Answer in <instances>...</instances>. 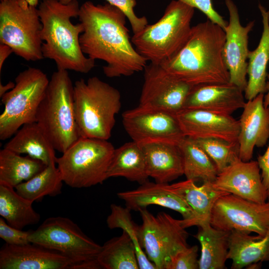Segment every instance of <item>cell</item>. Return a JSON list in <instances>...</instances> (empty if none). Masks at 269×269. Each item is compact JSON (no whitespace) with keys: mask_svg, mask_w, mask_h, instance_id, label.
Here are the masks:
<instances>
[{"mask_svg":"<svg viewBox=\"0 0 269 269\" xmlns=\"http://www.w3.org/2000/svg\"><path fill=\"white\" fill-rule=\"evenodd\" d=\"M78 18L84 30L80 36L81 49L87 57L106 63L103 72L109 78L130 76L143 71L147 61L136 50L123 11L109 3L91 1L80 7Z\"/></svg>","mask_w":269,"mask_h":269,"instance_id":"1","label":"cell"},{"mask_svg":"<svg viewBox=\"0 0 269 269\" xmlns=\"http://www.w3.org/2000/svg\"><path fill=\"white\" fill-rule=\"evenodd\" d=\"M225 32L209 19L192 26L181 49L160 65L169 74L192 87L230 83L223 50Z\"/></svg>","mask_w":269,"mask_h":269,"instance_id":"2","label":"cell"},{"mask_svg":"<svg viewBox=\"0 0 269 269\" xmlns=\"http://www.w3.org/2000/svg\"><path fill=\"white\" fill-rule=\"evenodd\" d=\"M80 7L77 0L68 3L42 0L37 9L42 24L41 50L43 57L53 60L57 69L87 74L95 66V60L81 49L82 24L71 21L78 17Z\"/></svg>","mask_w":269,"mask_h":269,"instance_id":"3","label":"cell"},{"mask_svg":"<svg viewBox=\"0 0 269 269\" xmlns=\"http://www.w3.org/2000/svg\"><path fill=\"white\" fill-rule=\"evenodd\" d=\"M75 117L80 137L108 140L121 107L119 91L97 77L74 85Z\"/></svg>","mask_w":269,"mask_h":269,"instance_id":"4","label":"cell"},{"mask_svg":"<svg viewBox=\"0 0 269 269\" xmlns=\"http://www.w3.org/2000/svg\"><path fill=\"white\" fill-rule=\"evenodd\" d=\"M194 13V8L172 0L159 20L133 34L132 42L147 61L160 64L175 56L186 43Z\"/></svg>","mask_w":269,"mask_h":269,"instance_id":"5","label":"cell"},{"mask_svg":"<svg viewBox=\"0 0 269 269\" xmlns=\"http://www.w3.org/2000/svg\"><path fill=\"white\" fill-rule=\"evenodd\" d=\"M74 85L67 70L57 69L49 80L36 113V123L56 150L61 153L79 135L74 108Z\"/></svg>","mask_w":269,"mask_h":269,"instance_id":"6","label":"cell"},{"mask_svg":"<svg viewBox=\"0 0 269 269\" xmlns=\"http://www.w3.org/2000/svg\"><path fill=\"white\" fill-rule=\"evenodd\" d=\"M115 149L108 140L80 137L57 157L63 182L75 188L102 184L108 179Z\"/></svg>","mask_w":269,"mask_h":269,"instance_id":"7","label":"cell"},{"mask_svg":"<svg viewBox=\"0 0 269 269\" xmlns=\"http://www.w3.org/2000/svg\"><path fill=\"white\" fill-rule=\"evenodd\" d=\"M42 70L28 67L15 78V86L1 98L0 139L14 135L24 125L36 122V113L49 84Z\"/></svg>","mask_w":269,"mask_h":269,"instance_id":"8","label":"cell"},{"mask_svg":"<svg viewBox=\"0 0 269 269\" xmlns=\"http://www.w3.org/2000/svg\"><path fill=\"white\" fill-rule=\"evenodd\" d=\"M42 24L36 7L25 0H4L0 3V42L27 61L44 58L41 47Z\"/></svg>","mask_w":269,"mask_h":269,"instance_id":"9","label":"cell"},{"mask_svg":"<svg viewBox=\"0 0 269 269\" xmlns=\"http://www.w3.org/2000/svg\"><path fill=\"white\" fill-rule=\"evenodd\" d=\"M30 243L60 253L78 263L80 269H99L96 258L102 246L88 237L79 226L67 217L45 219L31 230Z\"/></svg>","mask_w":269,"mask_h":269,"instance_id":"10","label":"cell"},{"mask_svg":"<svg viewBox=\"0 0 269 269\" xmlns=\"http://www.w3.org/2000/svg\"><path fill=\"white\" fill-rule=\"evenodd\" d=\"M142 224L139 226L140 245L156 269H166L171 258L188 246V233L181 220L160 212L154 216L146 208L139 211Z\"/></svg>","mask_w":269,"mask_h":269,"instance_id":"11","label":"cell"},{"mask_svg":"<svg viewBox=\"0 0 269 269\" xmlns=\"http://www.w3.org/2000/svg\"><path fill=\"white\" fill-rule=\"evenodd\" d=\"M210 224L218 230L264 236L269 232V202L259 203L231 193L220 196L213 207Z\"/></svg>","mask_w":269,"mask_h":269,"instance_id":"12","label":"cell"},{"mask_svg":"<svg viewBox=\"0 0 269 269\" xmlns=\"http://www.w3.org/2000/svg\"><path fill=\"white\" fill-rule=\"evenodd\" d=\"M124 128L139 144L154 142L178 145L185 137L176 114L163 109L138 106L122 114Z\"/></svg>","mask_w":269,"mask_h":269,"instance_id":"13","label":"cell"},{"mask_svg":"<svg viewBox=\"0 0 269 269\" xmlns=\"http://www.w3.org/2000/svg\"><path fill=\"white\" fill-rule=\"evenodd\" d=\"M139 106L177 114L183 109L193 87L168 73L160 64L150 63L144 70Z\"/></svg>","mask_w":269,"mask_h":269,"instance_id":"14","label":"cell"},{"mask_svg":"<svg viewBox=\"0 0 269 269\" xmlns=\"http://www.w3.org/2000/svg\"><path fill=\"white\" fill-rule=\"evenodd\" d=\"M229 20L224 29L226 39L223 50L225 65L230 75V83L245 91L247 84L249 34L255 21L245 26L240 22L238 8L232 0H225Z\"/></svg>","mask_w":269,"mask_h":269,"instance_id":"15","label":"cell"},{"mask_svg":"<svg viewBox=\"0 0 269 269\" xmlns=\"http://www.w3.org/2000/svg\"><path fill=\"white\" fill-rule=\"evenodd\" d=\"M0 269H80V265L64 254L35 244H5L0 250Z\"/></svg>","mask_w":269,"mask_h":269,"instance_id":"16","label":"cell"},{"mask_svg":"<svg viewBox=\"0 0 269 269\" xmlns=\"http://www.w3.org/2000/svg\"><path fill=\"white\" fill-rule=\"evenodd\" d=\"M176 117L185 137L238 142L239 122L232 115L198 109H182L177 113Z\"/></svg>","mask_w":269,"mask_h":269,"instance_id":"17","label":"cell"},{"mask_svg":"<svg viewBox=\"0 0 269 269\" xmlns=\"http://www.w3.org/2000/svg\"><path fill=\"white\" fill-rule=\"evenodd\" d=\"M213 183L217 189L242 198L259 203L267 202L257 160L244 161L238 158L219 172Z\"/></svg>","mask_w":269,"mask_h":269,"instance_id":"18","label":"cell"},{"mask_svg":"<svg viewBox=\"0 0 269 269\" xmlns=\"http://www.w3.org/2000/svg\"><path fill=\"white\" fill-rule=\"evenodd\" d=\"M264 98L261 93L248 100L239 120V158L244 161L251 160L254 148L264 146L269 139V109Z\"/></svg>","mask_w":269,"mask_h":269,"instance_id":"19","label":"cell"},{"mask_svg":"<svg viewBox=\"0 0 269 269\" xmlns=\"http://www.w3.org/2000/svg\"><path fill=\"white\" fill-rule=\"evenodd\" d=\"M244 92L230 83L193 87L185 101L183 109H198L231 115L243 109Z\"/></svg>","mask_w":269,"mask_h":269,"instance_id":"20","label":"cell"},{"mask_svg":"<svg viewBox=\"0 0 269 269\" xmlns=\"http://www.w3.org/2000/svg\"><path fill=\"white\" fill-rule=\"evenodd\" d=\"M118 197L123 200L131 210L139 211L151 205H158L179 213L183 222L193 217L191 209L172 189L170 184L148 181L135 189L120 192Z\"/></svg>","mask_w":269,"mask_h":269,"instance_id":"21","label":"cell"},{"mask_svg":"<svg viewBox=\"0 0 269 269\" xmlns=\"http://www.w3.org/2000/svg\"><path fill=\"white\" fill-rule=\"evenodd\" d=\"M170 186L192 211V219L187 222L181 220L185 228L210 223L215 203L220 196L229 193L217 189L211 182H204L201 185L197 186L194 181L186 179L170 184Z\"/></svg>","mask_w":269,"mask_h":269,"instance_id":"22","label":"cell"},{"mask_svg":"<svg viewBox=\"0 0 269 269\" xmlns=\"http://www.w3.org/2000/svg\"><path fill=\"white\" fill-rule=\"evenodd\" d=\"M140 145L144 154L147 174L155 182L168 183L183 175L178 145L161 142Z\"/></svg>","mask_w":269,"mask_h":269,"instance_id":"23","label":"cell"},{"mask_svg":"<svg viewBox=\"0 0 269 269\" xmlns=\"http://www.w3.org/2000/svg\"><path fill=\"white\" fill-rule=\"evenodd\" d=\"M263 23V32L257 48L248 54L247 84L244 91L245 99L250 100L266 91L267 67L269 62V9L259 4Z\"/></svg>","mask_w":269,"mask_h":269,"instance_id":"24","label":"cell"},{"mask_svg":"<svg viewBox=\"0 0 269 269\" xmlns=\"http://www.w3.org/2000/svg\"><path fill=\"white\" fill-rule=\"evenodd\" d=\"M238 231L230 232L227 258L231 269H241L255 263L269 262V232L265 236H252Z\"/></svg>","mask_w":269,"mask_h":269,"instance_id":"25","label":"cell"},{"mask_svg":"<svg viewBox=\"0 0 269 269\" xmlns=\"http://www.w3.org/2000/svg\"><path fill=\"white\" fill-rule=\"evenodd\" d=\"M4 148L19 154H26L46 165L56 163V150L36 122L22 126Z\"/></svg>","mask_w":269,"mask_h":269,"instance_id":"26","label":"cell"},{"mask_svg":"<svg viewBox=\"0 0 269 269\" xmlns=\"http://www.w3.org/2000/svg\"><path fill=\"white\" fill-rule=\"evenodd\" d=\"M117 177L140 184L147 181L149 176L145 156L140 144L132 140L115 149L107 178Z\"/></svg>","mask_w":269,"mask_h":269,"instance_id":"27","label":"cell"},{"mask_svg":"<svg viewBox=\"0 0 269 269\" xmlns=\"http://www.w3.org/2000/svg\"><path fill=\"white\" fill-rule=\"evenodd\" d=\"M198 227L194 237L201 245L199 269H225L228 260L230 232L214 228L210 223Z\"/></svg>","mask_w":269,"mask_h":269,"instance_id":"28","label":"cell"},{"mask_svg":"<svg viewBox=\"0 0 269 269\" xmlns=\"http://www.w3.org/2000/svg\"><path fill=\"white\" fill-rule=\"evenodd\" d=\"M14 189L0 183V215L10 226L21 230L38 224L40 215L33 208V202L20 195Z\"/></svg>","mask_w":269,"mask_h":269,"instance_id":"29","label":"cell"},{"mask_svg":"<svg viewBox=\"0 0 269 269\" xmlns=\"http://www.w3.org/2000/svg\"><path fill=\"white\" fill-rule=\"evenodd\" d=\"M47 165L28 155L22 156L8 149L0 150V183L15 188L43 170Z\"/></svg>","mask_w":269,"mask_h":269,"instance_id":"30","label":"cell"},{"mask_svg":"<svg viewBox=\"0 0 269 269\" xmlns=\"http://www.w3.org/2000/svg\"><path fill=\"white\" fill-rule=\"evenodd\" d=\"M178 146L186 179L203 183L215 180L219 172L215 164L193 138L185 137Z\"/></svg>","mask_w":269,"mask_h":269,"instance_id":"31","label":"cell"},{"mask_svg":"<svg viewBox=\"0 0 269 269\" xmlns=\"http://www.w3.org/2000/svg\"><path fill=\"white\" fill-rule=\"evenodd\" d=\"M96 261L100 269H138L134 243L125 231L104 243Z\"/></svg>","mask_w":269,"mask_h":269,"instance_id":"32","label":"cell"},{"mask_svg":"<svg viewBox=\"0 0 269 269\" xmlns=\"http://www.w3.org/2000/svg\"><path fill=\"white\" fill-rule=\"evenodd\" d=\"M56 163L45 168L30 179L23 182L14 188L24 198L33 201H41L46 196L54 197L62 192L64 182Z\"/></svg>","mask_w":269,"mask_h":269,"instance_id":"33","label":"cell"},{"mask_svg":"<svg viewBox=\"0 0 269 269\" xmlns=\"http://www.w3.org/2000/svg\"><path fill=\"white\" fill-rule=\"evenodd\" d=\"M111 213L106 220L109 228H120L126 232L134 245L137 260L140 269H156L154 264L147 258L142 249L139 240L138 228L133 220L131 211L128 207H123L115 204L110 206Z\"/></svg>","mask_w":269,"mask_h":269,"instance_id":"34","label":"cell"},{"mask_svg":"<svg viewBox=\"0 0 269 269\" xmlns=\"http://www.w3.org/2000/svg\"><path fill=\"white\" fill-rule=\"evenodd\" d=\"M193 139L211 158L218 172L239 158L238 142H232L214 138Z\"/></svg>","mask_w":269,"mask_h":269,"instance_id":"35","label":"cell"},{"mask_svg":"<svg viewBox=\"0 0 269 269\" xmlns=\"http://www.w3.org/2000/svg\"><path fill=\"white\" fill-rule=\"evenodd\" d=\"M63 3H68L73 0H59ZM108 3L117 7L124 12L129 21L133 34L141 30L148 24L146 17L137 16L134 11L135 0H105Z\"/></svg>","mask_w":269,"mask_h":269,"instance_id":"36","label":"cell"},{"mask_svg":"<svg viewBox=\"0 0 269 269\" xmlns=\"http://www.w3.org/2000/svg\"><path fill=\"white\" fill-rule=\"evenodd\" d=\"M198 247L187 246L178 251L170 259L166 269H199Z\"/></svg>","mask_w":269,"mask_h":269,"instance_id":"37","label":"cell"},{"mask_svg":"<svg viewBox=\"0 0 269 269\" xmlns=\"http://www.w3.org/2000/svg\"><path fill=\"white\" fill-rule=\"evenodd\" d=\"M31 232V230L25 231L13 227L3 218H0V238L5 244L16 246L29 244Z\"/></svg>","mask_w":269,"mask_h":269,"instance_id":"38","label":"cell"},{"mask_svg":"<svg viewBox=\"0 0 269 269\" xmlns=\"http://www.w3.org/2000/svg\"><path fill=\"white\" fill-rule=\"evenodd\" d=\"M202 11L212 22L219 25L224 30L228 22L214 8L212 0H178Z\"/></svg>","mask_w":269,"mask_h":269,"instance_id":"39","label":"cell"},{"mask_svg":"<svg viewBox=\"0 0 269 269\" xmlns=\"http://www.w3.org/2000/svg\"><path fill=\"white\" fill-rule=\"evenodd\" d=\"M257 161L261 170L263 183L266 189L269 202V143L265 152L258 157Z\"/></svg>","mask_w":269,"mask_h":269,"instance_id":"40","label":"cell"},{"mask_svg":"<svg viewBox=\"0 0 269 269\" xmlns=\"http://www.w3.org/2000/svg\"><path fill=\"white\" fill-rule=\"evenodd\" d=\"M12 53H13L12 49L8 45L0 43V71L3 65L5 60Z\"/></svg>","mask_w":269,"mask_h":269,"instance_id":"41","label":"cell"},{"mask_svg":"<svg viewBox=\"0 0 269 269\" xmlns=\"http://www.w3.org/2000/svg\"><path fill=\"white\" fill-rule=\"evenodd\" d=\"M15 83L10 81L6 85L0 83V97H1L5 93L12 89L15 86Z\"/></svg>","mask_w":269,"mask_h":269,"instance_id":"42","label":"cell"},{"mask_svg":"<svg viewBox=\"0 0 269 269\" xmlns=\"http://www.w3.org/2000/svg\"><path fill=\"white\" fill-rule=\"evenodd\" d=\"M266 94H264V102L265 107L269 109V73L267 75Z\"/></svg>","mask_w":269,"mask_h":269,"instance_id":"43","label":"cell"},{"mask_svg":"<svg viewBox=\"0 0 269 269\" xmlns=\"http://www.w3.org/2000/svg\"><path fill=\"white\" fill-rule=\"evenodd\" d=\"M29 5L36 7L37 6L39 0H25Z\"/></svg>","mask_w":269,"mask_h":269,"instance_id":"44","label":"cell"},{"mask_svg":"<svg viewBox=\"0 0 269 269\" xmlns=\"http://www.w3.org/2000/svg\"><path fill=\"white\" fill-rule=\"evenodd\" d=\"M2 0H0V1H2Z\"/></svg>","mask_w":269,"mask_h":269,"instance_id":"45","label":"cell"}]
</instances>
